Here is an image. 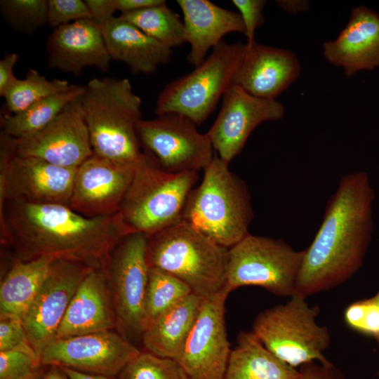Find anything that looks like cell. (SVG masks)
Instances as JSON below:
<instances>
[{
  "instance_id": "1",
  "label": "cell",
  "mask_w": 379,
  "mask_h": 379,
  "mask_svg": "<svg viewBox=\"0 0 379 379\" xmlns=\"http://www.w3.org/2000/svg\"><path fill=\"white\" fill-rule=\"evenodd\" d=\"M3 244L11 246L17 260L43 255L107 267L109 255L126 235L117 213L85 217L62 204L5 201L0 205Z\"/></svg>"
},
{
  "instance_id": "2",
  "label": "cell",
  "mask_w": 379,
  "mask_h": 379,
  "mask_svg": "<svg viewBox=\"0 0 379 379\" xmlns=\"http://www.w3.org/2000/svg\"><path fill=\"white\" fill-rule=\"evenodd\" d=\"M374 199L366 172L340 179L315 237L304 250L295 294L307 297L329 290L359 270L371 239Z\"/></svg>"
},
{
  "instance_id": "3",
  "label": "cell",
  "mask_w": 379,
  "mask_h": 379,
  "mask_svg": "<svg viewBox=\"0 0 379 379\" xmlns=\"http://www.w3.org/2000/svg\"><path fill=\"white\" fill-rule=\"evenodd\" d=\"M93 154L124 164L142 154L137 126L142 119L140 98L128 79L93 78L82 97Z\"/></svg>"
},
{
  "instance_id": "4",
  "label": "cell",
  "mask_w": 379,
  "mask_h": 379,
  "mask_svg": "<svg viewBox=\"0 0 379 379\" xmlns=\"http://www.w3.org/2000/svg\"><path fill=\"white\" fill-rule=\"evenodd\" d=\"M215 155L201 184L191 191L182 220L219 245L230 248L249 233L253 218L246 182Z\"/></svg>"
},
{
  "instance_id": "5",
  "label": "cell",
  "mask_w": 379,
  "mask_h": 379,
  "mask_svg": "<svg viewBox=\"0 0 379 379\" xmlns=\"http://www.w3.org/2000/svg\"><path fill=\"white\" fill-rule=\"evenodd\" d=\"M198 178L194 171H166L143 151L117 213L126 235L149 236L182 220L187 199Z\"/></svg>"
},
{
  "instance_id": "6",
  "label": "cell",
  "mask_w": 379,
  "mask_h": 379,
  "mask_svg": "<svg viewBox=\"0 0 379 379\" xmlns=\"http://www.w3.org/2000/svg\"><path fill=\"white\" fill-rule=\"evenodd\" d=\"M229 248L181 220L147 236L149 268L165 271L207 298L225 287Z\"/></svg>"
},
{
  "instance_id": "7",
  "label": "cell",
  "mask_w": 379,
  "mask_h": 379,
  "mask_svg": "<svg viewBox=\"0 0 379 379\" xmlns=\"http://www.w3.org/2000/svg\"><path fill=\"white\" fill-rule=\"evenodd\" d=\"M319 310L306 297L294 294L285 304L260 312L251 331L269 352L294 368L312 361L326 364L331 361L324 352L331 337L327 327L317 322Z\"/></svg>"
},
{
  "instance_id": "8",
  "label": "cell",
  "mask_w": 379,
  "mask_h": 379,
  "mask_svg": "<svg viewBox=\"0 0 379 379\" xmlns=\"http://www.w3.org/2000/svg\"><path fill=\"white\" fill-rule=\"evenodd\" d=\"M246 49V44L241 42L222 40L193 71L164 87L157 100L155 114L175 113L197 126L204 123L232 85Z\"/></svg>"
},
{
  "instance_id": "9",
  "label": "cell",
  "mask_w": 379,
  "mask_h": 379,
  "mask_svg": "<svg viewBox=\"0 0 379 379\" xmlns=\"http://www.w3.org/2000/svg\"><path fill=\"white\" fill-rule=\"evenodd\" d=\"M303 251L281 239L248 234L229 248L225 286L232 291L254 286L280 297H291L301 266Z\"/></svg>"
},
{
  "instance_id": "10",
  "label": "cell",
  "mask_w": 379,
  "mask_h": 379,
  "mask_svg": "<svg viewBox=\"0 0 379 379\" xmlns=\"http://www.w3.org/2000/svg\"><path fill=\"white\" fill-rule=\"evenodd\" d=\"M13 138L0 135V205L5 201L69 206L77 168L15 155Z\"/></svg>"
},
{
  "instance_id": "11",
  "label": "cell",
  "mask_w": 379,
  "mask_h": 379,
  "mask_svg": "<svg viewBox=\"0 0 379 379\" xmlns=\"http://www.w3.org/2000/svg\"><path fill=\"white\" fill-rule=\"evenodd\" d=\"M137 131L143 151L168 172L204 171L215 156L206 133H200L193 121L179 114L141 119Z\"/></svg>"
},
{
  "instance_id": "12",
  "label": "cell",
  "mask_w": 379,
  "mask_h": 379,
  "mask_svg": "<svg viewBox=\"0 0 379 379\" xmlns=\"http://www.w3.org/2000/svg\"><path fill=\"white\" fill-rule=\"evenodd\" d=\"M147 246L144 234L124 236L112 251L106 267L117 323L129 332L141 334L149 272Z\"/></svg>"
},
{
  "instance_id": "13",
  "label": "cell",
  "mask_w": 379,
  "mask_h": 379,
  "mask_svg": "<svg viewBox=\"0 0 379 379\" xmlns=\"http://www.w3.org/2000/svg\"><path fill=\"white\" fill-rule=\"evenodd\" d=\"M231 291L225 287L205 298L197 321L175 359L189 379H225L231 349L225 311Z\"/></svg>"
},
{
  "instance_id": "14",
  "label": "cell",
  "mask_w": 379,
  "mask_h": 379,
  "mask_svg": "<svg viewBox=\"0 0 379 379\" xmlns=\"http://www.w3.org/2000/svg\"><path fill=\"white\" fill-rule=\"evenodd\" d=\"M140 352L124 337L110 329L54 340L43 350L40 364L116 376Z\"/></svg>"
},
{
  "instance_id": "15",
  "label": "cell",
  "mask_w": 379,
  "mask_h": 379,
  "mask_svg": "<svg viewBox=\"0 0 379 379\" xmlns=\"http://www.w3.org/2000/svg\"><path fill=\"white\" fill-rule=\"evenodd\" d=\"M93 267L57 259L33 302L22 317L29 342L39 357L55 338L58 329L80 283Z\"/></svg>"
},
{
  "instance_id": "16",
  "label": "cell",
  "mask_w": 379,
  "mask_h": 379,
  "mask_svg": "<svg viewBox=\"0 0 379 379\" xmlns=\"http://www.w3.org/2000/svg\"><path fill=\"white\" fill-rule=\"evenodd\" d=\"M83 95L70 102L40 131L16 139L15 155L77 168L93 154L82 104Z\"/></svg>"
},
{
  "instance_id": "17",
  "label": "cell",
  "mask_w": 379,
  "mask_h": 379,
  "mask_svg": "<svg viewBox=\"0 0 379 379\" xmlns=\"http://www.w3.org/2000/svg\"><path fill=\"white\" fill-rule=\"evenodd\" d=\"M284 112V105L276 99L254 96L232 84L224 94L218 115L206 134L218 156L229 164L258 125L281 119Z\"/></svg>"
},
{
  "instance_id": "18",
  "label": "cell",
  "mask_w": 379,
  "mask_h": 379,
  "mask_svg": "<svg viewBox=\"0 0 379 379\" xmlns=\"http://www.w3.org/2000/svg\"><path fill=\"white\" fill-rule=\"evenodd\" d=\"M135 164L93 154L76 169L69 207L87 218L117 213L132 182Z\"/></svg>"
},
{
  "instance_id": "19",
  "label": "cell",
  "mask_w": 379,
  "mask_h": 379,
  "mask_svg": "<svg viewBox=\"0 0 379 379\" xmlns=\"http://www.w3.org/2000/svg\"><path fill=\"white\" fill-rule=\"evenodd\" d=\"M48 66L76 77L87 67L107 72L112 60L100 27L92 20H83L56 29L46 41Z\"/></svg>"
},
{
  "instance_id": "20",
  "label": "cell",
  "mask_w": 379,
  "mask_h": 379,
  "mask_svg": "<svg viewBox=\"0 0 379 379\" xmlns=\"http://www.w3.org/2000/svg\"><path fill=\"white\" fill-rule=\"evenodd\" d=\"M322 48L325 60L347 77L373 70L379 67V13L363 5L352 8L345 27Z\"/></svg>"
},
{
  "instance_id": "21",
  "label": "cell",
  "mask_w": 379,
  "mask_h": 379,
  "mask_svg": "<svg viewBox=\"0 0 379 379\" xmlns=\"http://www.w3.org/2000/svg\"><path fill=\"white\" fill-rule=\"evenodd\" d=\"M300 72V62L292 51L255 41L246 46L232 84L254 96L276 99L299 77Z\"/></svg>"
},
{
  "instance_id": "22",
  "label": "cell",
  "mask_w": 379,
  "mask_h": 379,
  "mask_svg": "<svg viewBox=\"0 0 379 379\" xmlns=\"http://www.w3.org/2000/svg\"><path fill=\"white\" fill-rule=\"evenodd\" d=\"M117 323L107 269L92 267L77 288L55 340L110 330Z\"/></svg>"
},
{
  "instance_id": "23",
  "label": "cell",
  "mask_w": 379,
  "mask_h": 379,
  "mask_svg": "<svg viewBox=\"0 0 379 379\" xmlns=\"http://www.w3.org/2000/svg\"><path fill=\"white\" fill-rule=\"evenodd\" d=\"M183 14L185 42L190 45L187 62L199 66L210 48L215 47L222 37L231 32L244 34L239 13L221 8L208 0H177Z\"/></svg>"
},
{
  "instance_id": "24",
  "label": "cell",
  "mask_w": 379,
  "mask_h": 379,
  "mask_svg": "<svg viewBox=\"0 0 379 379\" xmlns=\"http://www.w3.org/2000/svg\"><path fill=\"white\" fill-rule=\"evenodd\" d=\"M112 60L126 64L134 74L155 72L170 62V48L145 34L120 16L99 26Z\"/></svg>"
},
{
  "instance_id": "25",
  "label": "cell",
  "mask_w": 379,
  "mask_h": 379,
  "mask_svg": "<svg viewBox=\"0 0 379 379\" xmlns=\"http://www.w3.org/2000/svg\"><path fill=\"white\" fill-rule=\"evenodd\" d=\"M204 299L192 293L146 328L142 333L146 351L175 359L197 321Z\"/></svg>"
},
{
  "instance_id": "26",
  "label": "cell",
  "mask_w": 379,
  "mask_h": 379,
  "mask_svg": "<svg viewBox=\"0 0 379 379\" xmlns=\"http://www.w3.org/2000/svg\"><path fill=\"white\" fill-rule=\"evenodd\" d=\"M57 259L43 255L26 261L16 260L1 284L0 318L22 319Z\"/></svg>"
},
{
  "instance_id": "27",
  "label": "cell",
  "mask_w": 379,
  "mask_h": 379,
  "mask_svg": "<svg viewBox=\"0 0 379 379\" xmlns=\"http://www.w3.org/2000/svg\"><path fill=\"white\" fill-rule=\"evenodd\" d=\"M298 370L269 352L252 331L239 332L225 379H298Z\"/></svg>"
},
{
  "instance_id": "28",
  "label": "cell",
  "mask_w": 379,
  "mask_h": 379,
  "mask_svg": "<svg viewBox=\"0 0 379 379\" xmlns=\"http://www.w3.org/2000/svg\"><path fill=\"white\" fill-rule=\"evenodd\" d=\"M84 92L85 86L72 84L67 91L41 100L19 113L3 114L1 131L17 139L30 136L47 126L70 102Z\"/></svg>"
},
{
  "instance_id": "29",
  "label": "cell",
  "mask_w": 379,
  "mask_h": 379,
  "mask_svg": "<svg viewBox=\"0 0 379 379\" xmlns=\"http://www.w3.org/2000/svg\"><path fill=\"white\" fill-rule=\"evenodd\" d=\"M119 16L170 48L185 43L183 21L166 3Z\"/></svg>"
},
{
  "instance_id": "30",
  "label": "cell",
  "mask_w": 379,
  "mask_h": 379,
  "mask_svg": "<svg viewBox=\"0 0 379 379\" xmlns=\"http://www.w3.org/2000/svg\"><path fill=\"white\" fill-rule=\"evenodd\" d=\"M191 293L192 289L177 277L161 270L149 268L144 330Z\"/></svg>"
},
{
  "instance_id": "31",
  "label": "cell",
  "mask_w": 379,
  "mask_h": 379,
  "mask_svg": "<svg viewBox=\"0 0 379 379\" xmlns=\"http://www.w3.org/2000/svg\"><path fill=\"white\" fill-rule=\"evenodd\" d=\"M72 85L64 79H48L29 69L25 78L18 79L4 97L8 114L19 113L41 100L67 91Z\"/></svg>"
},
{
  "instance_id": "32",
  "label": "cell",
  "mask_w": 379,
  "mask_h": 379,
  "mask_svg": "<svg viewBox=\"0 0 379 379\" xmlns=\"http://www.w3.org/2000/svg\"><path fill=\"white\" fill-rule=\"evenodd\" d=\"M4 20L15 31L32 34L48 25V0H1Z\"/></svg>"
},
{
  "instance_id": "33",
  "label": "cell",
  "mask_w": 379,
  "mask_h": 379,
  "mask_svg": "<svg viewBox=\"0 0 379 379\" xmlns=\"http://www.w3.org/2000/svg\"><path fill=\"white\" fill-rule=\"evenodd\" d=\"M118 376L119 379H189L176 360L147 351H140Z\"/></svg>"
},
{
  "instance_id": "34",
  "label": "cell",
  "mask_w": 379,
  "mask_h": 379,
  "mask_svg": "<svg viewBox=\"0 0 379 379\" xmlns=\"http://www.w3.org/2000/svg\"><path fill=\"white\" fill-rule=\"evenodd\" d=\"M344 320L353 331L375 340L379 338V305L375 296L349 305L344 312Z\"/></svg>"
},
{
  "instance_id": "35",
  "label": "cell",
  "mask_w": 379,
  "mask_h": 379,
  "mask_svg": "<svg viewBox=\"0 0 379 379\" xmlns=\"http://www.w3.org/2000/svg\"><path fill=\"white\" fill-rule=\"evenodd\" d=\"M92 20L85 1L48 0V25L56 29L74 22Z\"/></svg>"
},
{
  "instance_id": "36",
  "label": "cell",
  "mask_w": 379,
  "mask_h": 379,
  "mask_svg": "<svg viewBox=\"0 0 379 379\" xmlns=\"http://www.w3.org/2000/svg\"><path fill=\"white\" fill-rule=\"evenodd\" d=\"M7 350L24 352L40 360L29 342L20 317L0 318V352Z\"/></svg>"
},
{
  "instance_id": "37",
  "label": "cell",
  "mask_w": 379,
  "mask_h": 379,
  "mask_svg": "<svg viewBox=\"0 0 379 379\" xmlns=\"http://www.w3.org/2000/svg\"><path fill=\"white\" fill-rule=\"evenodd\" d=\"M41 365L40 360L21 351L0 352V379H17Z\"/></svg>"
},
{
  "instance_id": "38",
  "label": "cell",
  "mask_w": 379,
  "mask_h": 379,
  "mask_svg": "<svg viewBox=\"0 0 379 379\" xmlns=\"http://www.w3.org/2000/svg\"><path fill=\"white\" fill-rule=\"evenodd\" d=\"M233 5L239 11L244 26V34L247 38L246 45L251 46L255 41V32L260 27L264 21V6L267 4L265 0H233Z\"/></svg>"
},
{
  "instance_id": "39",
  "label": "cell",
  "mask_w": 379,
  "mask_h": 379,
  "mask_svg": "<svg viewBox=\"0 0 379 379\" xmlns=\"http://www.w3.org/2000/svg\"><path fill=\"white\" fill-rule=\"evenodd\" d=\"M298 379H346L343 373L331 362L317 361L304 364L299 367Z\"/></svg>"
},
{
  "instance_id": "40",
  "label": "cell",
  "mask_w": 379,
  "mask_h": 379,
  "mask_svg": "<svg viewBox=\"0 0 379 379\" xmlns=\"http://www.w3.org/2000/svg\"><path fill=\"white\" fill-rule=\"evenodd\" d=\"M19 60L16 53H7L0 60V95L4 97L18 79L15 77L14 67Z\"/></svg>"
},
{
  "instance_id": "41",
  "label": "cell",
  "mask_w": 379,
  "mask_h": 379,
  "mask_svg": "<svg viewBox=\"0 0 379 379\" xmlns=\"http://www.w3.org/2000/svg\"><path fill=\"white\" fill-rule=\"evenodd\" d=\"M93 20L98 26L112 18L116 11L114 0H86Z\"/></svg>"
},
{
  "instance_id": "42",
  "label": "cell",
  "mask_w": 379,
  "mask_h": 379,
  "mask_svg": "<svg viewBox=\"0 0 379 379\" xmlns=\"http://www.w3.org/2000/svg\"><path fill=\"white\" fill-rule=\"evenodd\" d=\"M166 3L164 0H114L117 11L121 14L136 11Z\"/></svg>"
},
{
  "instance_id": "43",
  "label": "cell",
  "mask_w": 379,
  "mask_h": 379,
  "mask_svg": "<svg viewBox=\"0 0 379 379\" xmlns=\"http://www.w3.org/2000/svg\"><path fill=\"white\" fill-rule=\"evenodd\" d=\"M275 2L281 9L288 13L305 12L310 8V3L306 0H277Z\"/></svg>"
},
{
  "instance_id": "44",
  "label": "cell",
  "mask_w": 379,
  "mask_h": 379,
  "mask_svg": "<svg viewBox=\"0 0 379 379\" xmlns=\"http://www.w3.org/2000/svg\"><path fill=\"white\" fill-rule=\"evenodd\" d=\"M60 368L67 375L69 379H117L115 376L86 373L67 368Z\"/></svg>"
},
{
  "instance_id": "45",
  "label": "cell",
  "mask_w": 379,
  "mask_h": 379,
  "mask_svg": "<svg viewBox=\"0 0 379 379\" xmlns=\"http://www.w3.org/2000/svg\"><path fill=\"white\" fill-rule=\"evenodd\" d=\"M49 366V368L40 379H69L60 367L56 366Z\"/></svg>"
},
{
  "instance_id": "46",
  "label": "cell",
  "mask_w": 379,
  "mask_h": 379,
  "mask_svg": "<svg viewBox=\"0 0 379 379\" xmlns=\"http://www.w3.org/2000/svg\"><path fill=\"white\" fill-rule=\"evenodd\" d=\"M44 365H40L36 368L30 371L29 372L25 373V375L19 377L17 379H40L46 371L44 370Z\"/></svg>"
},
{
  "instance_id": "47",
  "label": "cell",
  "mask_w": 379,
  "mask_h": 379,
  "mask_svg": "<svg viewBox=\"0 0 379 379\" xmlns=\"http://www.w3.org/2000/svg\"><path fill=\"white\" fill-rule=\"evenodd\" d=\"M374 296H375V299H376V300H377V302H378V303L379 305V289H378L377 293ZM376 342H377V343H378V345L379 346V338L378 340H376Z\"/></svg>"
}]
</instances>
